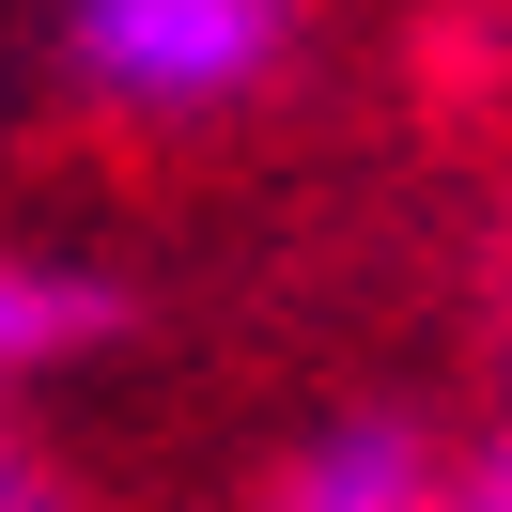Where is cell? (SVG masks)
<instances>
[{
  "mask_svg": "<svg viewBox=\"0 0 512 512\" xmlns=\"http://www.w3.org/2000/svg\"><path fill=\"white\" fill-rule=\"evenodd\" d=\"M311 63V0H63V78L109 125H233Z\"/></svg>",
  "mask_w": 512,
  "mask_h": 512,
  "instance_id": "cell-1",
  "label": "cell"
},
{
  "mask_svg": "<svg viewBox=\"0 0 512 512\" xmlns=\"http://www.w3.org/2000/svg\"><path fill=\"white\" fill-rule=\"evenodd\" d=\"M264 512H450V450L404 404H342L326 435H295V466H280Z\"/></svg>",
  "mask_w": 512,
  "mask_h": 512,
  "instance_id": "cell-2",
  "label": "cell"
},
{
  "mask_svg": "<svg viewBox=\"0 0 512 512\" xmlns=\"http://www.w3.org/2000/svg\"><path fill=\"white\" fill-rule=\"evenodd\" d=\"M109 326H125V295H109L94 264H47V249H16V233H0V388H32L47 357L109 342Z\"/></svg>",
  "mask_w": 512,
  "mask_h": 512,
  "instance_id": "cell-3",
  "label": "cell"
},
{
  "mask_svg": "<svg viewBox=\"0 0 512 512\" xmlns=\"http://www.w3.org/2000/svg\"><path fill=\"white\" fill-rule=\"evenodd\" d=\"M0 512H94V497H78V466H63L16 404H0Z\"/></svg>",
  "mask_w": 512,
  "mask_h": 512,
  "instance_id": "cell-4",
  "label": "cell"
},
{
  "mask_svg": "<svg viewBox=\"0 0 512 512\" xmlns=\"http://www.w3.org/2000/svg\"><path fill=\"white\" fill-rule=\"evenodd\" d=\"M450 512H512V419L466 450V466H450Z\"/></svg>",
  "mask_w": 512,
  "mask_h": 512,
  "instance_id": "cell-5",
  "label": "cell"
}]
</instances>
